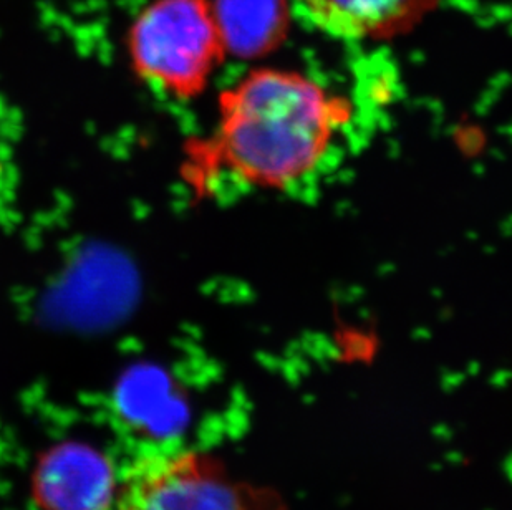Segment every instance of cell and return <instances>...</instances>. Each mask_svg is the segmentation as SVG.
Listing matches in <instances>:
<instances>
[{
    "instance_id": "1",
    "label": "cell",
    "mask_w": 512,
    "mask_h": 510,
    "mask_svg": "<svg viewBox=\"0 0 512 510\" xmlns=\"http://www.w3.org/2000/svg\"><path fill=\"white\" fill-rule=\"evenodd\" d=\"M347 113L312 78L257 68L221 93L213 136L189 146V166L254 188H287L324 161Z\"/></svg>"
},
{
    "instance_id": "2",
    "label": "cell",
    "mask_w": 512,
    "mask_h": 510,
    "mask_svg": "<svg viewBox=\"0 0 512 510\" xmlns=\"http://www.w3.org/2000/svg\"><path fill=\"white\" fill-rule=\"evenodd\" d=\"M131 72L176 102L203 95L228 57L211 0H150L125 39Z\"/></svg>"
},
{
    "instance_id": "3",
    "label": "cell",
    "mask_w": 512,
    "mask_h": 510,
    "mask_svg": "<svg viewBox=\"0 0 512 510\" xmlns=\"http://www.w3.org/2000/svg\"><path fill=\"white\" fill-rule=\"evenodd\" d=\"M113 510H289L281 494L239 481L201 453L143 459L128 474Z\"/></svg>"
},
{
    "instance_id": "4",
    "label": "cell",
    "mask_w": 512,
    "mask_h": 510,
    "mask_svg": "<svg viewBox=\"0 0 512 510\" xmlns=\"http://www.w3.org/2000/svg\"><path fill=\"white\" fill-rule=\"evenodd\" d=\"M34 491L45 510H103L115 494L112 467L83 444H62L40 459Z\"/></svg>"
},
{
    "instance_id": "5",
    "label": "cell",
    "mask_w": 512,
    "mask_h": 510,
    "mask_svg": "<svg viewBox=\"0 0 512 510\" xmlns=\"http://www.w3.org/2000/svg\"><path fill=\"white\" fill-rule=\"evenodd\" d=\"M440 0H295L305 20L345 40L387 39L430 14Z\"/></svg>"
},
{
    "instance_id": "6",
    "label": "cell",
    "mask_w": 512,
    "mask_h": 510,
    "mask_svg": "<svg viewBox=\"0 0 512 510\" xmlns=\"http://www.w3.org/2000/svg\"><path fill=\"white\" fill-rule=\"evenodd\" d=\"M228 55L256 58L284 40L289 29L287 0H211Z\"/></svg>"
}]
</instances>
